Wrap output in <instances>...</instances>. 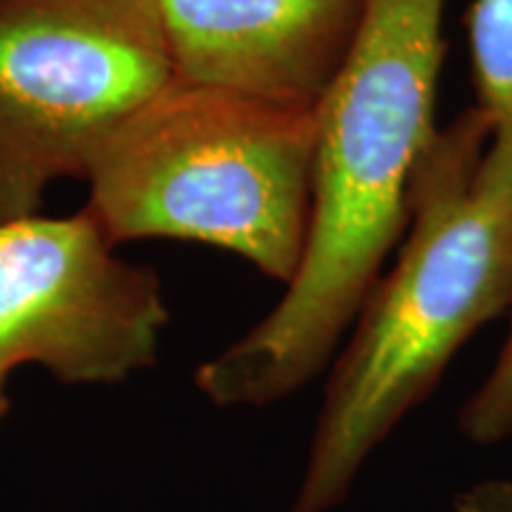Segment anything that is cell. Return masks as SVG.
I'll return each instance as SVG.
<instances>
[{
  "instance_id": "10",
  "label": "cell",
  "mask_w": 512,
  "mask_h": 512,
  "mask_svg": "<svg viewBox=\"0 0 512 512\" xmlns=\"http://www.w3.org/2000/svg\"><path fill=\"white\" fill-rule=\"evenodd\" d=\"M10 375L12 370L0 361V422L8 418L10 413V392H8V384H10Z\"/></svg>"
},
{
  "instance_id": "9",
  "label": "cell",
  "mask_w": 512,
  "mask_h": 512,
  "mask_svg": "<svg viewBox=\"0 0 512 512\" xmlns=\"http://www.w3.org/2000/svg\"><path fill=\"white\" fill-rule=\"evenodd\" d=\"M451 512H512V482L491 479L472 486L453 501Z\"/></svg>"
},
{
  "instance_id": "2",
  "label": "cell",
  "mask_w": 512,
  "mask_h": 512,
  "mask_svg": "<svg viewBox=\"0 0 512 512\" xmlns=\"http://www.w3.org/2000/svg\"><path fill=\"white\" fill-rule=\"evenodd\" d=\"M399 259L328 368L285 512H335L370 458L439 387L467 339L512 302V119L467 110L437 131L411 185Z\"/></svg>"
},
{
  "instance_id": "8",
  "label": "cell",
  "mask_w": 512,
  "mask_h": 512,
  "mask_svg": "<svg viewBox=\"0 0 512 512\" xmlns=\"http://www.w3.org/2000/svg\"><path fill=\"white\" fill-rule=\"evenodd\" d=\"M510 328L494 368L458 413L460 437L475 446H496L512 437V302Z\"/></svg>"
},
{
  "instance_id": "7",
  "label": "cell",
  "mask_w": 512,
  "mask_h": 512,
  "mask_svg": "<svg viewBox=\"0 0 512 512\" xmlns=\"http://www.w3.org/2000/svg\"><path fill=\"white\" fill-rule=\"evenodd\" d=\"M477 110L491 128L512 119V0H475L467 12Z\"/></svg>"
},
{
  "instance_id": "5",
  "label": "cell",
  "mask_w": 512,
  "mask_h": 512,
  "mask_svg": "<svg viewBox=\"0 0 512 512\" xmlns=\"http://www.w3.org/2000/svg\"><path fill=\"white\" fill-rule=\"evenodd\" d=\"M169 306L91 209L0 223V361L62 384L112 387L157 363Z\"/></svg>"
},
{
  "instance_id": "3",
  "label": "cell",
  "mask_w": 512,
  "mask_h": 512,
  "mask_svg": "<svg viewBox=\"0 0 512 512\" xmlns=\"http://www.w3.org/2000/svg\"><path fill=\"white\" fill-rule=\"evenodd\" d=\"M316 110L171 81L102 140L86 207L107 235L223 249L287 285L311 211Z\"/></svg>"
},
{
  "instance_id": "1",
  "label": "cell",
  "mask_w": 512,
  "mask_h": 512,
  "mask_svg": "<svg viewBox=\"0 0 512 512\" xmlns=\"http://www.w3.org/2000/svg\"><path fill=\"white\" fill-rule=\"evenodd\" d=\"M446 0H370L366 24L316 105L304 252L283 297L197 366L216 408H268L328 373L411 221L432 138Z\"/></svg>"
},
{
  "instance_id": "4",
  "label": "cell",
  "mask_w": 512,
  "mask_h": 512,
  "mask_svg": "<svg viewBox=\"0 0 512 512\" xmlns=\"http://www.w3.org/2000/svg\"><path fill=\"white\" fill-rule=\"evenodd\" d=\"M174 76L159 0H0V223L41 214Z\"/></svg>"
},
{
  "instance_id": "6",
  "label": "cell",
  "mask_w": 512,
  "mask_h": 512,
  "mask_svg": "<svg viewBox=\"0 0 512 512\" xmlns=\"http://www.w3.org/2000/svg\"><path fill=\"white\" fill-rule=\"evenodd\" d=\"M174 76L316 110L370 0H159Z\"/></svg>"
}]
</instances>
